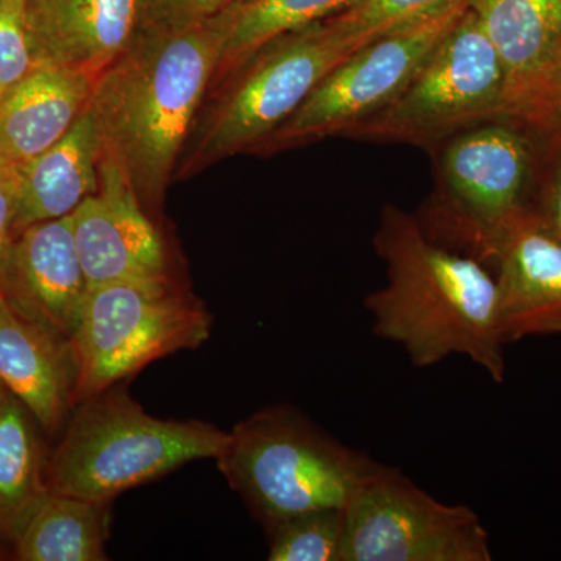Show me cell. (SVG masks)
<instances>
[{
    "label": "cell",
    "instance_id": "6da1fadb",
    "mask_svg": "<svg viewBox=\"0 0 561 561\" xmlns=\"http://www.w3.org/2000/svg\"><path fill=\"white\" fill-rule=\"evenodd\" d=\"M217 57L214 20L183 31H147L95 79L90 111L101 160L119 169L151 219L208 98Z\"/></svg>",
    "mask_w": 561,
    "mask_h": 561
},
{
    "label": "cell",
    "instance_id": "7a4b0ae2",
    "mask_svg": "<svg viewBox=\"0 0 561 561\" xmlns=\"http://www.w3.org/2000/svg\"><path fill=\"white\" fill-rule=\"evenodd\" d=\"M373 247L387 268L386 286L364 300L373 334L402 346L416 368L457 354L504 381L496 278L486 265L432 241L415 214L394 205L383 206Z\"/></svg>",
    "mask_w": 561,
    "mask_h": 561
},
{
    "label": "cell",
    "instance_id": "3957f363",
    "mask_svg": "<svg viewBox=\"0 0 561 561\" xmlns=\"http://www.w3.org/2000/svg\"><path fill=\"white\" fill-rule=\"evenodd\" d=\"M216 460L265 531L301 513L345 508L387 467L290 405H268L236 424Z\"/></svg>",
    "mask_w": 561,
    "mask_h": 561
},
{
    "label": "cell",
    "instance_id": "277c9868",
    "mask_svg": "<svg viewBox=\"0 0 561 561\" xmlns=\"http://www.w3.org/2000/svg\"><path fill=\"white\" fill-rule=\"evenodd\" d=\"M546 138L518 122L476 125L431 151L435 186L419 214L437 243L489 265L504 236L531 213Z\"/></svg>",
    "mask_w": 561,
    "mask_h": 561
},
{
    "label": "cell",
    "instance_id": "5b68a950",
    "mask_svg": "<svg viewBox=\"0 0 561 561\" xmlns=\"http://www.w3.org/2000/svg\"><path fill=\"white\" fill-rule=\"evenodd\" d=\"M60 445L47 465L54 493L108 502L201 459H216L228 432L203 421L161 420L111 389L77 402Z\"/></svg>",
    "mask_w": 561,
    "mask_h": 561
},
{
    "label": "cell",
    "instance_id": "8992f818",
    "mask_svg": "<svg viewBox=\"0 0 561 561\" xmlns=\"http://www.w3.org/2000/svg\"><path fill=\"white\" fill-rule=\"evenodd\" d=\"M328 20L276 36L210 88L179 165V176L253 153L332 69L359 49ZM209 91V92H210Z\"/></svg>",
    "mask_w": 561,
    "mask_h": 561
},
{
    "label": "cell",
    "instance_id": "52a82bcc",
    "mask_svg": "<svg viewBox=\"0 0 561 561\" xmlns=\"http://www.w3.org/2000/svg\"><path fill=\"white\" fill-rule=\"evenodd\" d=\"M210 328L205 306L173 278L92 287L70 339L76 404L119 386L151 362L198 348Z\"/></svg>",
    "mask_w": 561,
    "mask_h": 561
},
{
    "label": "cell",
    "instance_id": "ba28073f",
    "mask_svg": "<svg viewBox=\"0 0 561 561\" xmlns=\"http://www.w3.org/2000/svg\"><path fill=\"white\" fill-rule=\"evenodd\" d=\"M504 73L470 9L404 90L341 138L432 151L453 136L502 117Z\"/></svg>",
    "mask_w": 561,
    "mask_h": 561
},
{
    "label": "cell",
    "instance_id": "9c48e42d",
    "mask_svg": "<svg viewBox=\"0 0 561 561\" xmlns=\"http://www.w3.org/2000/svg\"><path fill=\"white\" fill-rule=\"evenodd\" d=\"M470 0L364 44L317 84L298 110L251 154L341 138L351 125L393 101L463 16Z\"/></svg>",
    "mask_w": 561,
    "mask_h": 561
},
{
    "label": "cell",
    "instance_id": "30bf717a",
    "mask_svg": "<svg viewBox=\"0 0 561 561\" xmlns=\"http://www.w3.org/2000/svg\"><path fill=\"white\" fill-rule=\"evenodd\" d=\"M478 513L386 467L345 507L341 561H491Z\"/></svg>",
    "mask_w": 561,
    "mask_h": 561
},
{
    "label": "cell",
    "instance_id": "8fae6325",
    "mask_svg": "<svg viewBox=\"0 0 561 561\" xmlns=\"http://www.w3.org/2000/svg\"><path fill=\"white\" fill-rule=\"evenodd\" d=\"M70 220L90 289L119 280L173 278L160 228L111 162L101 160L98 192Z\"/></svg>",
    "mask_w": 561,
    "mask_h": 561
},
{
    "label": "cell",
    "instance_id": "7c38bea8",
    "mask_svg": "<svg viewBox=\"0 0 561 561\" xmlns=\"http://www.w3.org/2000/svg\"><path fill=\"white\" fill-rule=\"evenodd\" d=\"M504 73L501 119L537 133L561 41V0H470Z\"/></svg>",
    "mask_w": 561,
    "mask_h": 561
},
{
    "label": "cell",
    "instance_id": "4fadbf2b",
    "mask_svg": "<svg viewBox=\"0 0 561 561\" xmlns=\"http://www.w3.org/2000/svg\"><path fill=\"white\" fill-rule=\"evenodd\" d=\"M88 291L70 216L14 236L0 272V294L14 308L70 342Z\"/></svg>",
    "mask_w": 561,
    "mask_h": 561
},
{
    "label": "cell",
    "instance_id": "5bb4252c",
    "mask_svg": "<svg viewBox=\"0 0 561 561\" xmlns=\"http://www.w3.org/2000/svg\"><path fill=\"white\" fill-rule=\"evenodd\" d=\"M25 22L36 66L94 79L146 32L140 0H27Z\"/></svg>",
    "mask_w": 561,
    "mask_h": 561
},
{
    "label": "cell",
    "instance_id": "9a60e30c",
    "mask_svg": "<svg viewBox=\"0 0 561 561\" xmlns=\"http://www.w3.org/2000/svg\"><path fill=\"white\" fill-rule=\"evenodd\" d=\"M504 345L530 335L561 334V241L527 213L494 250Z\"/></svg>",
    "mask_w": 561,
    "mask_h": 561
},
{
    "label": "cell",
    "instance_id": "2e32d148",
    "mask_svg": "<svg viewBox=\"0 0 561 561\" xmlns=\"http://www.w3.org/2000/svg\"><path fill=\"white\" fill-rule=\"evenodd\" d=\"M76 360L68 339L22 313L0 294V382L47 432L76 405Z\"/></svg>",
    "mask_w": 561,
    "mask_h": 561
},
{
    "label": "cell",
    "instance_id": "e0dca14e",
    "mask_svg": "<svg viewBox=\"0 0 561 561\" xmlns=\"http://www.w3.org/2000/svg\"><path fill=\"white\" fill-rule=\"evenodd\" d=\"M94 77L36 66L0 99V164L16 171L58 142L90 108Z\"/></svg>",
    "mask_w": 561,
    "mask_h": 561
},
{
    "label": "cell",
    "instance_id": "ac0fdd59",
    "mask_svg": "<svg viewBox=\"0 0 561 561\" xmlns=\"http://www.w3.org/2000/svg\"><path fill=\"white\" fill-rule=\"evenodd\" d=\"M101 144L90 108L49 150L14 171V236L61 219L99 190Z\"/></svg>",
    "mask_w": 561,
    "mask_h": 561
},
{
    "label": "cell",
    "instance_id": "d6986e66",
    "mask_svg": "<svg viewBox=\"0 0 561 561\" xmlns=\"http://www.w3.org/2000/svg\"><path fill=\"white\" fill-rule=\"evenodd\" d=\"M108 502L47 490L14 535L22 561H102L110 537Z\"/></svg>",
    "mask_w": 561,
    "mask_h": 561
},
{
    "label": "cell",
    "instance_id": "ffe728a7",
    "mask_svg": "<svg viewBox=\"0 0 561 561\" xmlns=\"http://www.w3.org/2000/svg\"><path fill=\"white\" fill-rule=\"evenodd\" d=\"M360 2L362 0H241L232 3L214 16V24L219 31V57L213 87L276 36L327 20Z\"/></svg>",
    "mask_w": 561,
    "mask_h": 561
},
{
    "label": "cell",
    "instance_id": "44dd1931",
    "mask_svg": "<svg viewBox=\"0 0 561 561\" xmlns=\"http://www.w3.org/2000/svg\"><path fill=\"white\" fill-rule=\"evenodd\" d=\"M31 419L32 413L9 391L0 402V529L13 538L47 491Z\"/></svg>",
    "mask_w": 561,
    "mask_h": 561
},
{
    "label": "cell",
    "instance_id": "7402d4cb",
    "mask_svg": "<svg viewBox=\"0 0 561 561\" xmlns=\"http://www.w3.org/2000/svg\"><path fill=\"white\" fill-rule=\"evenodd\" d=\"M345 508H321L267 530L271 561H341Z\"/></svg>",
    "mask_w": 561,
    "mask_h": 561
},
{
    "label": "cell",
    "instance_id": "603a6c76",
    "mask_svg": "<svg viewBox=\"0 0 561 561\" xmlns=\"http://www.w3.org/2000/svg\"><path fill=\"white\" fill-rule=\"evenodd\" d=\"M461 0H362L357 5L327 18L346 38L364 46L398 28L424 20Z\"/></svg>",
    "mask_w": 561,
    "mask_h": 561
},
{
    "label": "cell",
    "instance_id": "cb8c5ba5",
    "mask_svg": "<svg viewBox=\"0 0 561 561\" xmlns=\"http://www.w3.org/2000/svg\"><path fill=\"white\" fill-rule=\"evenodd\" d=\"M25 9L27 0H0V99L36 68Z\"/></svg>",
    "mask_w": 561,
    "mask_h": 561
},
{
    "label": "cell",
    "instance_id": "d4e9b609",
    "mask_svg": "<svg viewBox=\"0 0 561 561\" xmlns=\"http://www.w3.org/2000/svg\"><path fill=\"white\" fill-rule=\"evenodd\" d=\"M147 31H183L213 20L230 0H140Z\"/></svg>",
    "mask_w": 561,
    "mask_h": 561
},
{
    "label": "cell",
    "instance_id": "484cf974",
    "mask_svg": "<svg viewBox=\"0 0 561 561\" xmlns=\"http://www.w3.org/2000/svg\"><path fill=\"white\" fill-rule=\"evenodd\" d=\"M531 213L561 241V138H546Z\"/></svg>",
    "mask_w": 561,
    "mask_h": 561
},
{
    "label": "cell",
    "instance_id": "4316f807",
    "mask_svg": "<svg viewBox=\"0 0 561 561\" xmlns=\"http://www.w3.org/2000/svg\"><path fill=\"white\" fill-rule=\"evenodd\" d=\"M538 135L542 138H561V41L542 102Z\"/></svg>",
    "mask_w": 561,
    "mask_h": 561
},
{
    "label": "cell",
    "instance_id": "83f0119b",
    "mask_svg": "<svg viewBox=\"0 0 561 561\" xmlns=\"http://www.w3.org/2000/svg\"><path fill=\"white\" fill-rule=\"evenodd\" d=\"M14 171L0 164V272L14 239Z\"/></svg>",
    "mask_w": 561,
    "mask_h": 561
},
{
    "label": "cell",
    "instance_id": "f1b7e54d",
    "mask_svg": "<svg viewBox=\"0 0 561 561\" xmlns=\"http://www.w3.org/2000/svg\"><path fill=\"white\" fill-rule=\"evenodd\" d=\"M7 393H9V390L3 387V383L0 382V402H2L3 398L7 397Z\"/></svg>",
    "mask_w": 561,
    "mask_h": 561
},
{
    "label": "cell",
    "instance_id": "f546056e",
    "mask_svg": "<svg viewBox=\"0 0 561 561\" xmlns=\"http://www.w3.org/2000/svg\"><path fill=\"white\" fill-rule=\"evenodd\" d=\"M238 2H241V0H230V5H232V3H238ZM228 5V7H230Z\"/></svg>",
    "mask_w": 561,
    "mask_h": 561
}]
</instances>
